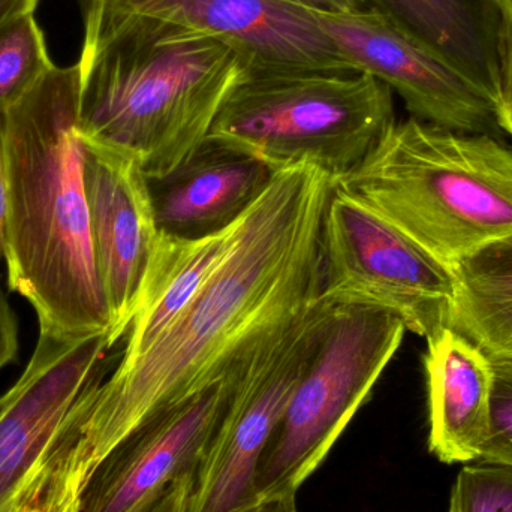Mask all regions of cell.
Wrapping results in <instances>:
<instances>
[{
    "label": "cell",
    "mask_w": 512,
    "mask_h": 512,
    "mask_svg": "<svg viewBox=\"0 0 512 512\" xmlns=\"http://www.w3.org/2000/svg\"><path fill=\"white\" fill-rule=\"evenodd\" d=\"M309 164L276 171L240 218L230 252L140 354L101 366L72 408L48 468L83 495L108 454L176 403L233 373L319 300L322 222L333 194Z\"/></svg>",
    "instance_id": "1"
},
{
    "label": "cell",
    "mask_w": 512,
    "mask_h": 512,
    "mask_svg": "<svg viewBox=\"0 0 512 512\" xmlns=\"http://www.w3.org/2000/svg\"><path fill=\"white\" fill-rule=\"evenodd\" d=\"M75 2L84 26L78 134L134 153L150 182L165 179L206 144L251 63L200 30L104 0Z\"/></svg>",
    "instance_id": "2"
},
{
    "label": "cell",
    "mask_w": 512,
    "mask_h": 512,
    "mask_svg": "<svg viewBox=\"0 0 512 512\" xmlns=\"http://www.w3.org/2000/svg\"><path fill=\"white\" fill-rule=\"evenodd\" d=\"M78 65L54 66L0 111L8 173V288L29 301L39 331L110 333L96 270L78 138Z\"/></svg>",
    "instance_id": "3"
},
{
    "label": "cell",
    "mask_w": 512,
    "mask_h": 512,
    "mask_svg": "<svg viewBox=\"0 0 512 512\" xmlns=\"http://www.w3.org/2000/svg\"><path fill=\"white\" fill-rule=\"evenodd\" d=\"M454 268L512 234V147L411 119L334 182Z\"/></svg>",
    "instance_id": "4"
},
{
    "label": "cell",
    "mask_w": 512,
    "mask_h": 512,
    "mask_svg": "<svg viewBox=\"0 0 512 512\" xmlns=\"http://www.w3.org/2000/svg\"><path fill=\"white\" fill-rule=\"evenodd\" d=\"M396 123L393 90L361 71H254L230 93L207 141L273 171L309 164L333 182Z\"/></svg>",
    "instance_id": "5"
},
{
    "label": "cell",
    "mask_w": 512,
    "mask_h": 512,
    "mask_svg": "<svg viewBox=\"0 0 512 512\" xmlns=\"http://www.w3.org/2000/svg\"><path fill=\"white\" fill-rule=\"evenodd\" d=\"M405 333V322L388 310L334 306L318 354L259 462L258 498L297 493L367 402Z\"/></svg>",
    "instance_id": "6"
},
{
    "label": "cell",
    "mask_w": 512,
    "mask_h": 512,
    "mask_svg": "<svg viewBox=\"0 0 512 512\" xmlns=\"http://www.w3.org/2000/svg\"><path fill=\"white\" fill-rule=\"evenodd\" d=\"M454 298L453 268L334 186L322 222L319 300L388 310L429 340L450 327Z\"/></svg>",
    "instance_id": "7"
},
{
    "label": "cell",
    "mask_w": 512,
    "mask_h": 512,
    "mask_svg": "<svg viewBox=\"0 0 512 512\" xmlns=\"http://www.w3.org/2000/svg\"><path fill=\"white\" fill-rule=\"evenodd\" d=\"M334 306L318 300L288 331L243 361L194 478L186 512H240L254 504L259 462L318 354Z\"/></svg>",
    "instance_id": "8"
},
{
    "label": "cell",
    "mask_w": 512,
    "mask_h": 512,
    "mask_svg": "<svg viewBox=\"0 0 512 512\" xmlns=\"http://www.w3.org/2000/svg\"><path fill=\"white\" fill-rule=\"evenodd\" d=\"M312 11L352 68L387 84L415 119L472 134L502 131L495 101L390 18L369 8Z\"/></svg>",
    "instance_id": "9"
},
{
    "label": "cell",
    "mask_w": 512,
    "mask_h": 512,
    "mask_svg": "<svg viewBox=\"0 0 512 512\" xmlns=\"http://www.w3.org/2000/svg\"><path fill=\"white\" fill-rule=\"evenodd\" d=\"M81 171L99 282L113 349L128 333L158 242L152 188L134 153L81 137Z\"/></svg>",
    "instance_id": "10"
},
{
    "label": "cell",
    "mask_w": 512,
    "mask_h": 512,
    "mask_svg": "<svg viewBox=\"0 0 512 512\" xmlns=\"http://www.w3.org/2000/svg\"><path fill=\"white\" fill-rule=\"evenodd\" d=\"M110 349L107 333L66 337L39 331L0 414V512L15 510L29 495L36 472Z\"/></svg>",
    "instance_id": "11"
},
{
    "label": "cell",
    "mask_w": 512,
    "mask_h": 512,
    "mask_svg": "<svg viewBox=\"0 0 512 512\" xmlns=\"http://www.w3.org/2000/svg\"><path fill=\"white\" fill-rule=\"evenodd\" d=\"M234 372L120 442L87 483L80 512H141L177 481L195 478L230 399Z\"/></svg>",
    "instance_id": "12"
},
{
    "label": "cell",
    "mask_w": 512,
    "mask_h": 512,
    "mask_svg": "<svg viewBox=\"0 0 512 512\" xmlns=\"http://www.w3.org/2000/svg\"><path fill=\"white\" fill-rule=\"evenodd\" d=\"M164 18L239 50L252 71H355L316 20L292 0H104Z\"/></svg>",
    "instance_id": "13"
},
{
    "label": "cell",
    "mask_w": 512,
    "mask_h": 512,
    "mask_svg": "<svg viewBox=\"0 0 512 512\" xmlns=\"http://www.w3.org/2000/svg\"><path fill=\"white\" fill-rule=\"evenodd\" d=\"M274 173L258 159L206 141L170 176L150 182L159 230L183 239L221 233L245 215Z\"/></svg>",
    "instance_id": "14"
},
{
    "label": "cell",
    "mask_w": 512,
    "mask_h": 512,
    "mask_svg": "<svg viewBox=\"0 0 512 512\" xmlns=\"http://www.w3.org/2000/svg\"><path fill=\"white\" fill-rule=\"evenodd\" d=\"M429 450L442 463L480 460L489 433L492 360L453 327L427 340Z\"/></svg>",
    "instance_id": "15"
},
{
    "label": "cell",
    "mask_w": 512,
    "mask_h": 512,
    "mask_svg": "<svg viewBox=\"0 0 512 512\" xmlns=\"http://www.w3.org/2000/svg\"><path fill=\"white\" fill-rule=\"evenodd\" d=\"M402 27L495 101L499 0H361Z\"/></svg>",
    "instance_id": "16"
},
{
    "label": "cell",
    "mask_w": 512,
    "mask_h": 512,
    "mask_svg": "<svg viewBox=\"0 0 512 512\" xmlns=\"http://www.w3.org/2000/svg\"><path fill=\"white\" fill-rule=\"evenodd\" d=\"M239 222L240 219L227 230L201 239H183L161 230L120 358L144 351L185 309L230 252Z\"/></svg>",
    "instance_id": "17"
},
{
    "label": "cell",
    "mask_w": 512,
    "mask_h": 512,
    "mask_svg": "<svg viewBox=\"0 0 512 512\" xmlns=\"http://www.w3.org/2000/svg\"><path fill=\"white\" fill-rule=\"evenodd\" d=\"M453 270L456 298L450 327L489 357L512 360V234Z\"/></svg>",
    "instance_id": "18"
},
{
    "label": "cell",
    "mask_w": 512,
    "mask_h": 512,
    "mask_svg": "<svg viewBox=\"0 0 512 512\" xmlns=\"http://www.w3.org/2000/svg\"><path fill=\"white\" fill-rule=\"evenodd\" d=\"M54 66L35 11L5 24L0 29V111L35 89Z\"/></svg>",
    "instance_id": "19"
},
{
    "label": "cell",
    "mask_w": 512,
    "mask_h": 512,
    "mask_svg": "<svg viewBox=\"0 0 512 512\" xmlns=\"http://www.w3.org/2000/svg\"><path fill=\"white\" fill-rule=\"evenodd\" d=\"M448 512H512V468L465 466L451 490Z\"/></svg>",
    "instance_id": "20"
},
{
    "label": "cell",
    "mask_w": 512,
    "mask_h": 512,
    "mask_svg": "<svg viewBox=\"0 0 512 512\" xmlns=\"http://www.w3.org/2000/svg\"><path fill=\"white\" fill-rule=\"evenodd\" d=\"M490 423L480 460L512 468V360L492 358Z\"/></svg>",
    "instance_id": "21"
},
{
    "label": "cell",
    "mask_w": 512,
    "mask_h": 512,
    "mask_svg": "<svg viewBox=\"0 0 512 512\" xmlns=\"http://www.w3.org/2000/svg\"><path fill=\"white\" fill-rule=\"evenodd\" d=\"M499 87L496 98L499 126L512 137V0H499Z\"/></svg>",
    "instance_id": "22"
},
{
    "label": "cell",
    "mask_w": 512,
    "mask_h": 512,
    "mask_svg": "<svg viewBox=\"0 0 512 512\" xmlns=\"http://www.w3.org/2000/svg\"><path fill=\"white\" fill-rule=\"evenodd\" d=\"M80 498L62 487L51 486L42 477V466L35 475L29 495L11 512H54L68 498Z\"/></svg>",
    "instance_id": "23"
},
{
    "label": "cell",
    "mask_w": 512,
    "mask_h": 512,
    "mask_svg": "<svg viewBox=\"0 0 512 512\" xmlns=\"http://www.w3.org/2000/svg\"><path fill=\"white\" fill-rule=\"evenodd\" d=\"M18 357V319L0 285V370Z\"/></svg>",
    "instance_id": "24"
},
{
    "label": "cell",
    "mask_w": 512,
    "mask_h": 512,
    "mask_svg": "<svg viewBox=\"0 0 512 512\" xmlns=\"http://www.w3.org/2000/svg\"><path fill=\"white\" fill-rule=\"evenodd\" d=\"M192 486H194V478L177 481L141 512H186Z\"/></svg>",
    "instance_id": "25"
},
{
    "label": "cell",
    "mask_w": 512,
    "mask_h": 512,
    "mask_svg": "<svg viewBox=\"0 0 512 512\" xmlns=\"http://www.w3.org/2000/svg\"><path fill=\"white\" fill-rule=\"evenodd\" d=\"M6 219H8V173H6L5 141L0 123V262L5 261Z\"/></svg>",
    "instance_id": "26"
},
{
    "label": "cell",
    "mask_w": 512,
    "mask_h": 512,
    "mask_svg": "<svg viewBox=\"0 0 512 512\" xmlns=\"http://www.w3.org/2000/svg\"><path fill=\"white\" fill-rule=\"evenodd\" d=\"M295 495L297 493L285 492L262 496L240 512H298Z\"/></svg>",
    "instance_id": "27"
},
{
    "label": "cell",
    "mask_w": 512,
    "mask_h": 512,
    "mask_svg": "<svg viewBox=\"0 0 512 512\" xmlns=\"http://www.w3.org/2000/svg\"><path fill=\"white\" fill-rule=\"evenodd\" d=\"M310 9L327 12H352L366 9L361 0H292Z\"/></svg>",
    "instance_id": "28"
},
{
    "label": "cell",
    "mask_w": 512,
    "mask_h": 512,
    "mask_svg": "<svg viewBox=\"0 0 512 512\" xmlns=\"http://www.w3.org/2000/svg\"><path fill=\"white\" fill-rule=\"evenodd\" d=\"M38 0H0V29L18 15L35 11Z\"/></svg>",
    "instance_id": "29"
},
{
    "label": "cell",
    "mask_w": 512,
    "mask_h": 512,
    "mask_svg": "<svg viewBox=\"0 0 512 512\" xmlns=\"http://www.w3.org/2000/svg\"><path fill=\"white\" fill-rule=\"evenodd\" d=\"M81 498H68L54 512H80Z\"/></svg>",
    "instance_id": "30"
},
{
    "label": "cell",
    "mask_w": 512,
    "mask_h": 512,
    "mask_svg": "<svg viewBox=\"0 0 512 512\" xmlns=\"http://www.w3.org/2000/svg\"><path fill=\"white\" fill-rule=\"evenodd\" d=\"M9 397H11V393H9V390L6 391L3 396H0V414H2L3 409H5V406L8 405Z\"/></svg>",
    "instance_id": "31"
}]
</instances>
